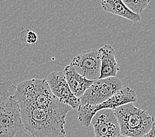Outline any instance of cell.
Returning <instances> with one entry per match:
<instances>
[{
  "label": "cell",
  "mask_w": 155,
  "mask_h": 137,
  "mask_svg": "<svg viewBox=\"0 0 155 137\" xmlns=\"http://www.w3.org/2000/svg\"><path fill=\"white\" fill-rule=\"evenodd\" d=\"M25 32V41L28 44H33L37 42L38 36L35 32L32 31H27Z\"/></svg>",
  "instance_id": "5bb4252c"
},
{
  "label": "cell",
  "mask_w": 155,
  "mask_h": 137,
  "mask_svg": "<svg viewBox=\"0 0 155 137\" xmlns=\"http://www.w3.org/2000/svg\"><path fill=\"white\" fill-rule=\"evenodd\" d=\"M63 73L72 93L79 98L94 82V80H88L86 77L81 75L71 64L65 67Z\"/></svg>",
  "instance_id": "30bf717a"
},
{
  "label": "cell",
  "mask_w": 155,
  "mask_h": 137,
  "mask_svg": "<svg viewBox=\"0 0 155 137\" xmlns=\"http://www.w3.org/2000/svg\"><path fill=\"white\" fill-rule=\"evenodd\" d=\"M135 92L130 87L122 88L104 103L97 106H79L78 107V121L84 127H89L94 114L104 109H114L116 107L137 101Z\"/></svg>",
  "instance_id": "3957f363"
},
{
  "label": "cell",
  "mask_w": 155,
  "mask_h": 137,
  "mask_svg": "<svg viewBox=\"0 0 155 137\" xmlns=\"http://www.w3.org/2000/svg\"><path fill=\"white\" fill-rule=\"evenodd\" d=\"M25 129L33 137H65V118L72 109L60 100L50 106H19Z\"/></svg>",
  "instance_id": "6da1fadb"
},
{
  "label": "cell",
  "mask_w": 155,
  "mask_h": 137,
  "mask_svg": "<svg viewBox=\"0 0 155 137\" xmlns=\"http://www.w3.org/2000/svg\"><path fill=\"white\" fill-rule=\"evenodd\" d=\"M14 137H32V136L29 135L28 133L26 132L25 129H24L23 131H19Z\"/></svg>",
  "instance_id": "2e32d148"
},
{
  "label": "cell",
  "mask_w": 155,
  "mask_h": 137,
  "mask_svg": "<svg viewBox=\"0 0 155 137\" xmlns=\"http://www.w3.org/2000/svg\"><path fill=\"white\" fill-rule=\"evenodd\" d=\"M17 89V86L9 80H0V105L13 97Z\"/></svg>",
  "instance_id": "7c38bea8"
},
{
  "label": "cell",
  "mask_w": 155,
  "mask_h": 137,
  "mask_svg": "<svg viewBox=\"0 0 155 137\" xmlns=\"http://www.w3.org/2000/svg\"><path fill=\"white\" fill-rule=\"evenodd\" d=\"M124 4L131 11L139 15L150 3V0H124Z\"/></svg>",
  "instance_id": "4fadbf2b"
},
{
  "label": "cell",
  "mask_w": 155,
  "mask_h": 137,
  "mask_svg": "<svg viewBox=\"0 0 155 137\" xmlns=\"http://www.w3.org/2000/svg\"><path fill=\"white\" fill-rule=\"evenodd\" d=\"M71 65L88 80L99 79L101 62L98 50L92 49L83 51L73 59Z\"/></svg>",
  "instance_id": "8992f818"
},
{
  "label": "cell",
  "mask_w": 155,
  "mask_h": 137,
  "mask_svg": "<svg viewBox=\"0 0 155 137\" xmlns=\"http://www.w3.org/2000/svg\"><path fill=\"white\" fill-rule=\"evenodd\" d=\"M46 81L52 94L61 103L70 106L72 109L78 108L80 98L72 93L63 72L51 73L48 76Z\"/></svg>",
  "instance_id": "ba28073f"
},
{
  "label": "cell",
  "mask_w": 155,
  "mask_h": 137,
  "mask_svg": "<svg viewBox=\"0 0 155 137\" xmlns=\"http://www.w3.org/2000/svg\"><path fill=\"white\" fill-rule=\"evenodd\" d=\"M91 125L94 128L95 137H118L120 127L113 109H104L94 114Z\"/></svg>",
  "instance_id": "52a82bcc"
},
{
  "label": "cell",
  "mask_w": 155,
  "mask_h": 137,
  "mask_svg": "<svg viewBox=\"0 0 155 137\" xmlns=\"http://www.w3.org/2000/svg\"><path fill=\"white\" fill-rule=\"evenodd\" d=\"M120 127L121 135L128 137H142L149 132L154 123V117L134 106V103L114 109Z\"/></svg>",
  "instance_id": "7a4b0ae2"
},
{
  "label": "cell",
  "mask_w": 155,
  "mask_h": 137,
  "mask_svg": "<svg viewBox=\"0 0 155 137\" xmlns=\"http://www.w3.org/2000/svg\"><path fill=\"white\" fill-rule=\"evenodd\" d=\"M122 88V82L116 77L94 80L80 98L79 106H97L104 103Z\"/></svg>",
  "instance_id": "277c9868"
},
{
  "label": "cell",
  "mask_w": 155,
  "mask_h": 137,
  "mask_svg": "<svg viewBox=\"0 0 155 137\" xmlns=\"http://www.w3.org/2000/svg\"><path fill=\"white\" fill-rule=\"evenodd\" d=\"M142 137H155V122L153 124L150 131Z\"/></svg>",
  "instance_id": "9a60e30c"
},
{
  "label": "cell",
  "mask_w": 155,
  "mask_h": 137,
  "mask_svg": "<svg viewBox=\"0 0 155 137\" xmlns=\"http://www.w3.org/2000/svg\"><path fill=\"white\" fill-rule=\"evenodd\" d=\"M101 5L103 9L108 13L125 18L135 23L141 21V17L139 15L135 14L131 11L123 2L120 0H102Z\"/></svg>",
  "instance_id": "8fae6325"
},
{
  "label": "cell",
  "mask_w": 155,
  "mask_h": 137,
  "mask_svg": "<svg viewBox=\"0 0 155 137\" xmlns=\"http://www.w3.org/2000/svg\"><path fill=\"white\" fill-rule=\"evenodd\" d=\"M118 137H128V136H123V135H120Z\"/></svg>",
  "instance_id": "e0dca14e"
},
{
  "label": "cell",
  "mask_w": 155,
  "mask_h": 137,
  "mask_svg": "<svg viewBox=\"0 0 155 137\" xmlns=\"http://www.w3.org/2000/svg\"><path fill=\"white\" fill-rule=\"evenodd\" d=\"M101 57V67L99 79L115 77L119 71L120 66L116 60V51L114 47L106 44L98 49Z\"/></svg>",
  "instance_id": "9c48e42d"
},
{
  "label": "cell",
  "mask_w": 155,
  "mask_h": 137,
  "mask_svg": "<svg viewBox=\"0 0 155 137\" xmlns=\"http://www.w3.org/2000/svg\"><path fill=\"white\" fill-rule=\"evenodd\" d=\"M24 129L19 103L10 98L0 105V137H14Z\"/></svg>",
  "instance_id": "5b68a950"
}]
</instances>
